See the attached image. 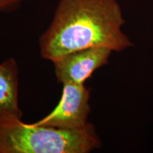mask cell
<instances>
[{"label":"cell","mask_w":153,"mask_h":153,"mask_svg":"<svg viewBox=\"0 0 153 153\" xmlns=\"http://www.w3.org/2000/svg\"><path fill=\"white\" fill-rule=\"evenodd\" d=\"M125 23L118 0H60L52 22L39 38L40 53L53 62L88 48L123 51L133 45L123 31Z\"/></svg>","instance_id":"cell-1"},{"label":"cell","mask_w":153,"mask_h":153,"mask_svg":"<svg viewBox=\"0 0 153 153\" xmlns=\"http://www.w3.org/2000/svg\"><path fill=\"white\" fill-rule=\"evenodd\" d=\"M101 146L91 123L68 130L22 120L0 122V153H89Z\"/></svg>","instance_id":"cell-2"},{"label":"cell","mask_w":153,"mask_h":153,"mask_svg":"<svg viewBox=\"0 0 153 153\" xmlns=\"http://www.w3.org/2000/svg\"><path fill=\"white\" fill-rule=\"evenodd\" d=\"M58 104L48 115L34 123L62 129L84 128L91 112L90 89L85 84H63Z\"/></svg>","instance_id":"cell-3"},{"label":"cell","mask_w":153,"mask_h":153,"mask_svg":"<svg viewBox=\"0 0 153 153\" xmlns=\"http://www.w3.org/2000/svg\"><path fill=\"white\" fill-rule=\"evenodd\" d=\"M113 51L104 47L88 48L53 61L54 72L61 84H85L96 70L108 64Z\"/></svg>","instance_id":"cell-4"},{"label":"cell","mask_w":153,"mask_h":153,"mask_svg":"<svg viewBox=\"0 0 153 153\" xmlns=\"http://www.w3.org/2000/svg\"><path fill=\"white\" fill-rule=\"evenodd\" d=\"M19 104V66L13 57L0 63V122L22 120Z\"/></svg>","instance_id":"cell-5"},{"label":"cell","mask_w":153,"mask_h":153,"mask_svg":"<svg viewBox=\"0 0 153 153\" xmlns=\"http://www.w3.org/2000/svg\"><path fill=\"white\" fill-rule=\"evenodd\" d=\"M28 0H0V12H9L20 7Z\"/></svg>","instance_id":"cell-6"}]
</instances>
